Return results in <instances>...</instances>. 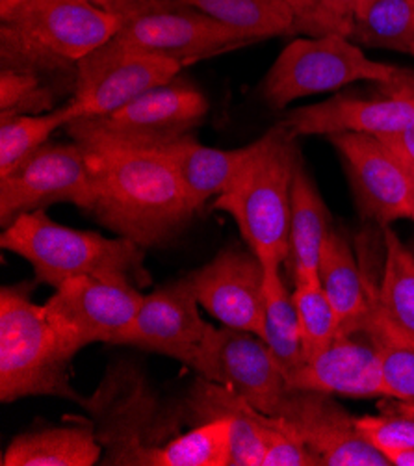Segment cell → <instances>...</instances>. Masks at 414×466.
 <instances>
[{"instance_id":"6da1fadb","label":"cell","mask_w":414,"mask_h":466,"mask_svg":"<svg viewBox=\"0 0 414 466\" xmlns=\"http://www.w3.org/2000/svg\"><path fill=\"white\" fill-rule=\"evenodd\" d=\"M86 151L96 188L94 214L117 237L153 248L171 240L197 212L171 162L157 149L123 146L67 128Z\"/></svg>"},{"instance_id":"7a4b0ae2","label":"cell","mask_w":414,"mask_h":466,"mask_svg":"<svg viewBox=\"0 0 414 466\" xmlns=\"http://www.w3.org/2000/svg\"><path fill=\"white\" fill-rule=\"evenodd\" d=\"M296 136L279 123L257 142L214 208L231 216L264 268H281L290 253V203L298 166Z\"/></svg>"},{"instance_id":"3957f363","label":"cell","mask_w":414,"mask_h":466,"mask_svg":"<svg viewBox=\"0 0 414 466\" xmlns=\"http://www.w3.org/2000/svg\"><path fill=\"white\" fill-rule=\"evenodd\" d=\"M119 30V19L91 0H0L3 67L58 71L76 66Z\"/></svg>"},{"instance_id":"277c9868","label":"cell","mask_w":414,"mask_h":466,"mask_svg":"<svg viewBox=\"0 0 414 466\" xmlns=\"http://www.w3.org/2000/svg\"><path fill=\"white\" fill-rule=\"evenodd\" d=\"M80 405L103 446L101 464L146 466L149 451L180 435L184 424L182 405L164 403L144 371L128 360L112 362Z\"/></svg>"},{"instance_id":"5b68a950","label":"cell","mask_w":414,"mask_h":466,"mask_svg":"<svg viewBox=\"0 0 414 466\" xmlns=\"http://www.w3.org/2000/svg\"><path fill=\"white\" fill-rule=\"evenodd\" d=\"M0 246L28 260L37 283L55 289L80 275L110 271L125 273L137 285L149 283L142 246L62 225L45 208L17 216L3 230Z\"/></svg>"},{"instance_id":"8992f818","label":"cell","mask_w":414,"mask_h":466,"mask_svg":"<svg viewBox=\"0 0 414 466\" xmlns=\"http://www.w3.org/2000/svg\"><path fill=\"white\" fill-rule=\"evenodd\" d=\"M71 359L62 351L43 305L23 283L0 290V401L58 396L82 401L71 383Z\"/></svg>"},{"instance_id":"52a82bcc","label":"cell","mask_w":414,"mask_h":466,"mask_svg":"<svg viewBox=\"0 0 414 466\" xmlns=\"http://www.w3.org/2000/svg\"><path fill=\"white\" fill-rule=\"evenodd\" d=\"M412 75L409 69L370 60L349 37H303L287 45L269 67L262 82V99L281 110L294 101L355 82L389 86Z\"/></svg>"},{"instance_id":"ba28073f","label":"cell","mask_w":414,"mask_h":466,"mask_svg":"<svg viewBox=\"0 0 414 466\" xmlns=\"http://www.w3.org/2000/svg\"><path fill=\"white\" fill-rule=\"evenodd\" d=\"M125 273H94L69 279L43 303L67 359L91 344H117L144 303V294Z\"/></svg>"},{"instance_id":"9c48e42d","label":"cell","mask_w":414,"mask_h":466,"mask_svg":"<svg viewBox=\"0 0 414 466\" xmlns=\"http://www.w3.org/2000/svg\"><path fill=\"white\" fill-rule=\"evenodd\" d=\"M108 10L119 19L116 39L182 64H194L249 43L180 0H140Z\"/></svg>"},{"instance_id":"30bf717a","label":"cell","mask_w":414,"mask_h":466,"mask_svg":"<svg viewBox=\"0 0 414 466\" xmlns=\"http://www.w3.org/2000/svg\"><path fill=\"white\" fill-rule=\"evenodd\" d=\"M182 62L116 37L82 58L71 105L80 119L108 116L144 93L175 80Z\"/></svg>"},{"instance_id":"8fae6325","label":"cell","mask_w":414,"mask_h":466,"mask_svg":"<svg viewBox=\"0 0 414 466\" xmlns=\"http://www.w3.org/2000/svg\"><path fill=\"white\" fill-rule=\"evenodd\" d=\"M208 112L203 93L187 82L155 87L123 108L99 117H84L66 128L94 134L123 146L158 149L190 136Z\"/></svg>"},{"instance_id":"7c38bea8","label":"cell","mask_w":414,"mask_h":466,"mask_svg":"<svg viewBox=\"0 0 414 466\" xmlns=\"http://www.w3.org/2000/svg\"><path fill=\"white\" fill-rule=\"evenodd\" d=\"M53 203L94 210L96 188L86 151L71 144H45L8 175L0 177V223L6 228L17 216Z\"/></svg>"},{"instance_id":"4fadbf2b","label":"cell","mask_w":414,"mask_h":466,"mask_svg":"<svg viewBox=\"0 0 414 466\" xmlns=\"http://www.w3.org/2000/svg\"><path fill=\"white\" fill-rule=\"evenodd\" d=\"M190 368L199 378L233 390L269 416H279L290 390L268 344L249 331L212 328Z\"/></svg>"},{"instance_id":"5bb4252c","label":"cell","mask_w":414,"mask_h":466,"mask_svg":"<svg viewBox=\"0 0 414 466\" xmlns=\"http://www.w3.org/2000/svg\"><path fill=\"white\" fill-rule=\"evenodd\" d=\"M328 139L344 162L364 219L381 227L398 219L414 221V196L407 167L381 137L348 132Z\"/></svg>"},{"instance_id":"9a60e30c","label":"cell","mask_w":414,"mask_h":466,"mask_svg":"<svg viewBox=\"0 0 414 466\" xmlns=\"http://www.w3.org/2000/svg\"><path fill=\"white\" fill-rule=\"evenodd\" d=\"M279 416L294 428L319 466H390L387 455L360 435L355 416L331 394L290 389Z\"/></svg>"},{"instance_id":"2e32d148","label":"cell","mask_w":414,"mask_h":466,"mask_svg":"<svg viewBox=\"0 0 414 466\" xmlns=\"http://www.w3.org/2000/svg\"><path fill=\"white\" fill-rule=\"evenodd\" d=\"M197 307L199 301L187 277L158 289L144 298L134 321L116 346L160 353L190 368L212 331V325L201 318Z\"/></svg>"},{"instance_id":"e0dca14e","label":"cell","mask_w":414,"mask_h":466,"mask_svg":"<svg viewBox=\"0 0 414 466\" xmlns=\"http://www.w3.org/2000/svg\"><path fill=\"white\" fill-rule=\"evenodd\" d=\"M414 76V75H412ZM412 76L389 84V93L381 97H353L348 93L292 110L281 123L298 136H335V134H370L390 136L414 123Z\"/></svg>"},{"instance_id":"ac0fdd59","label":"cell","mask_w":414,"mask_h":466,"mask_svg":"<svg viewBox=\"0 0 414 466\" xmlns=\"http://www.w3.org/2000/svg\"><path fill=\"white\" fill-rule=\"evenodd\" d=\"M199 305L223 328L264 335V266L253 251L227 249L187 275Z\"/></svg>"},{"instance_id":"d6986e66","label":"cell","mask_w":414,"mask_h":466,"mask_svg":"<svg viewBox=\"0 0 414 466\" xmlns=\"http://www.w3.org/2000/svg\"><path fill=\"white\" fill-rule=\"evenodd\" d=\"M290 389L346 398H378L383 378L378 350L366 331H340L319 355L305 360L287 380Z\"/></svg>"},{"instance_id":"ffe728a7","label":"cell","mask_w":414,"mask_h":466,"mask_svg":"<svg viewBox=\"0 0 414 466\" xmlns=\"http://www.w3.org/2000/svg\"><path fill=\"white\" fill-rule=\"evenodd\" d=\"M184 424L201 426L217 418L233 424V461L231 466H262L264 428L268 416L249 405L233 390L205 378H196L187 398L180 401Z\"/></svg>"},{"instance_id":"44dd1931","label":"cell","mask_w":414,"mask_h":466,"mask_svg":"<svg viewBox=\"0 0 414 466\" xmlns=\"http://www.w3.org/2000/svg\"><path fill=\"white\" fill-rule=\"evenodd\" d=\"M175 167L184 192L199 210L210 198L223 194L251 153V146L242 149H216L199 144L190 134L157 149Z\"/></svg>"},{"instance_id":"7402d4cb","label":"cell","mask_w":414,"mask_h":466,"mask_svg":"<svg viewBox=\"0 0 414 466\" xmlns=\"http://www.w3.org/2000/svg\"><path fill=\"white\" fill-rule=\"evenodd\" d=\"M103 459L94 426L87 418H76L67 426L45 428L17 435L3 466H94Z\"/></svg>"},{"instance_id":"603a6c76","label":"cell","mask_w":414,"mask_h":466,"mask_svg":"<svg viewBox=\"0 0 414 466\" xmlns=\"http://www.w3.org/2000/svg\"><path fill=\"white\" fill-rule=\"evenodd\" d=\"M385 262L379 283L362 266L366 292L403 339L414 344V253L399 240L390 225L381 227Z\"/></svg>"},{"instance_id":"cb8c5ba5","label":"cell","mask_w":414,"mask_h":466,"mask_svg":"<svg viewBox=\"0 0 414 466\" xmlns=\"http://www.w3.org/2000/svg\"><path fill=\"white\" fill-rule=\"evenodd\" d=\"M331 230L333 227L328 205L321 199L303 162L298 160L292 182L288 228V260L292 279L298 275H318L321 249H324Z\"/></svg>"},{"instance_id":"d4e9b609","label":"cell","mask_w":414,"mask_h":466,"mask_svg":"<svg viewBox=\"0 0 414 466\" xmlns=\"http://www.w3.org/2000/svg\"><path fill=\"white\" fill-rule=\"evenodd\" d=\"M318 277L337 312L338 333L357 331L368 312L364 273L351 246L335 228L321 249Z\"/></svg>"},{"instance_id":"484cf974","label":"cell","mask_w":414,"mask_h":466,"mask_svg":"<svg viewBox=\"0 0 414 466\" xmlns=\"http://www.w3.org/2000/svg\"><path fill=\"white\" fill-rule=\"evenodd\" d=\"M285 378L305 362L294 296L285 285L281 268H264V335Z\"/></svg>"},{"instance_id":"4316f807","label":"cell","mask_w":414,"mask_h":466,"mask_svg":"<svg viewBox=\"0 0 414 466\" xmlns=\"http://www.w3.org/2000/svg\"><path fill=\"white\" fill-rule=\"evenodd\" d=\"M237 32L249 43L290 34L294 10L288 0H180Z\"/></svg>"},{"instance_id":"83f0119b","label":"cell","mask_w":414,"mask_h":466,"mask_svg":"<svg viewBox=\"0 0 414 466\" xmlns=\"http://www.w3.org/2000/svg\"><path fill=\"white\" fill-rule=\"evenodd\" d=\"M349 39L368 49L410 55L414 45V0H360Z\"/></svg>"},{"instance_id":"f1b7e54d","label":"cell","mask_w":414,"mask_h":466,"mask_svg":"<svg viewBox=\"0 0 414 466\" xmlns=\"http://www.w3.org/2000/svg\"><path fill=\"white\" fill-rule=\"evenodd\" d=\"M231 461L233 424L217 418L153 448L146 466H231Z\"/></svg>"},{"instance_id":"f546056e","label":"cell","mask_w":414,"mask_h":466,"mask_svg":"<svg viewBox=\"0 0 414 466\" xmlns=\"http://www.w3.org/2000/svg\"><path fill=\"white\" fill-rule=\"evenodd\" d=\"M358 329L370 335L378 350L385 398L414 405V344L392 329L370 296H368V312Z\"/></svg>"},{"instance_id":"4dcf8cb0","label":"cell","mask_w":414,"mask_h":466,"mask_svg":"<svg viewBox=\"0 0 414 466\" xmlns=\"http://www.w3.org/2000/svg\"><path fill=\"white\" fill-rule=\"evenodd\" d=\"M78 119L71 103L45 114L0 117V177L8 175L25 158L49 144V137L58 128Z\"/></svg>"},{"instance_id":"1f68e13d","label":"cell","mask_w":414,"mask_h":466,"mask_svg":"<svg viewBox=\"0 0 414 466\" xmlns=\"http://www.w3.org/2000/svg\"><path fill=\"white\" fill-rule=\"evenodd\" d=\"M294 303L305 360L319 355L338 335V318L318 275L294 277Z\"/></svg>"},{"instance_id":"d6a6232c","label":"cell","mask_w":414,"mask_h":466,"mask_svg":"<svg viewBox=\"0 0 414 466\" xmlns=\"http://www.w3.org/2000/svg\"><path fill=\"white\" fill-rule=\"evenodd\" d=\"M55 110V91L41 82L37 71L3 67L0 71V117L45 114Z\"/></svg>"},{"instance_id":"836d02e7","label":"cell","mask_w":414,"mask_h":466,"mask_svg":"<svg viewBox=\"0 0 414 466\" xmlns=\"http://www.w3.org/2000/svg\"><path fill=\"white\" fill-rule=\"evenodd\" d=\"M358 5L360 0H298L290 5L294 10L290 34L349 37Z\"/></svg>"},{"instance_id":"e575fe53","label":"cell","mask_w":414,"mask_h":466,"mask_svg":"<svg viewBox=\"0 0 414 466\" xmlns=\"http://www.w3.org/2000/svg\"><path fill=\"white\" fill-rule=\"evenodd\" d=\"M355 424L364 439L381 451L396 448H414V405L399 401L381 407L378 416L355 418Z\"/></svg>"},{"instance_id":"d590c367","label":"cell","mask_w":414,"mask_h":466,"mask_svg":"<svg viewBox=\"0 0 414 466\" xmlns=\"http://www.w3.org/2000/svg\"><path fill=\"white\" fill-rule=\"evenodd\" d=\"M262 466H319L294 428L281 416H268Z\"/></svg>"},{"instance_id":"8d00e7d4","label":"cell","mask_w":414,"mask_h":466,"mask_svg":"<svg viewBox=\"0 0 414 466\" xmlns=\"http://www.w3.org/2000/svg\"><path fill=\"white\" fill-rule=\"evenodd\" d=\"M383 142L390 147V151L399 157L403 162L414 164V123L405 130L390 136H383Z\"/></svg>"},{"instance_id":"74e56055","label":"cell","mask_w":414,"mask_h":466,"mask_svg":"<svg viewBox=\"0 0 414 466\" xmlns=\"http://www.w3.org/2000/svg\"><path fill=\"white\" fill-rule=\"evenodd\" d=\"M392 466H414V448H396L383 451Z\"/></svg>"},{"instance_id":"f35d334b","label":"cell","mask_w":414,"mask_h":466,"mask_svg":"<svg viewBox=\"0 0 414 466\" xmlns=\"http://www.w3.org/2000/svg\"><path fill=\"white\" fill-rule=\"evenodd\" d=\"M91 3H96L103 8H112V6H117V5H125V3H140V0H91Z\"/></svg>"},{"instance_id":"ab89813d","label":"cell","mask_w":414,"mask_h":466,"mask_svg":"<svg viewBox=\"0 0 414 466\" xmlns=\"http://www.w3.org/2000/svg\"><path fill=\"white\" fill-rule=\"evenodd\" d=\"M399 158V157H398ZM401 160V158H399ZM403 162V160H401ZM405 167H407V173H409V180H410V188H412V196H414V164H409V162H403Z\"/></svg>"},{"instance_id":"60d3db41","label":"cell","mask_w":414,"mask_h":466,"mask_svg":"<svg viewBox=\"0 0 414 466\" xmlns=\"http://www.w3.org/2000/svg\"><path fill=\"white\" fill-rule=\"evenodd\" d=\"M410 56L414 58V45H412V49H410ZM412 89H414V76H412Z\"/></svg>"},{"instance_id":"b9f144b4","label":"cell","mask_w":414,"mask_h":466,"mask_svg":"<svg viewBox=\"0 0 414 466\" xmlns=\"http://www.w3.org/2000/svg\"><path fill=\"white\" fill-rule=\"evenodd\" d=\"M288 3H290V5H294V3H298V0H288Z\"/></svg>"}]
</instances>
